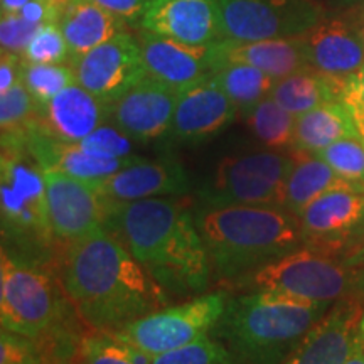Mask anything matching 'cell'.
<instances>
[{"label":"cell","mask_w":364,"mask_h":364,"mask_svg":"<svg viewBox=\"0 0 364 364\" xmlns=\"http://www.w3.org/2000/svg\"><path fill=\"white\" fill-rule=\"evenodd\" d=\"M39 115V103L26 85L19 81L7 93L0 95V129L2 145H27L31 130Z\"/></svg>","instance_id":"cell-29"},{"label":"cell","mask_w":364,"mask_h":364,"mask_svg":"<svg viewBox=\"0 0 364 364\" xmlns=\"http://www.w3.org/2000/svg\"><path fill=\"white\" fill-rule=\"evenodd\" d=\"M59 277L90 331L115 332L171 306L167 290L105 228L68 245Z\"/></svg>","instance_id":"cell-1"},{"label":"cell","mask_w":364,"mask_h":364,"mask_svg":"<svg viewBox=\"0 0 364 364\" xmlns=\"http://www.w3.org/2000/svg\"><path fill=\"white\" fill-rule=\"evenodd\" d=\"M49 220L63 248L107 225L112 201L86 182L43 167Z\"/></svg>","instance_id":"cell-12"},{"label":"cell","mask_w":364,"mask_h":364,"mask_svg":"<svg viewBox=\"0 0 364 364\" xmlns=\"http://www.w3.org/2000/svg\"><path fill=\"white\" fill-rule=\"evenodd\" d=\"M226 41L295 38L324 17L318 0H218Z\"/></svg>","instance_id":"cell-10"},{"label":"cell","mask_w":364,"mask_h":364,"mask_svg":"<svg viewBox=\"0 0 364 364\" xmlns=\"http://www.w3.org/2000/svg\"><path fill=\"white\" fill-rule=\"evenodd\" d=\"M329 2L336 7H351L356 6L359 2H363V0H329Z\"/></svg>","instance_id":"cell-46"},{"label":"cell","mask_w":364,"mask_h":364,"mask_svg":"<svg viewBox=\"0 0 364 364\" xmlns=\"http://www.w3.org/2000/svg\"><path fill=\"white\" fill-rule=\"evenodd\" d=\"M344 364H364V346H363L361 336H358L353 351L349 354V358L346 359Z\"/></svg>","instance_id":"cell-44"},{"label":"cell","mask_w":364,"mask_h":364,"mask_svg":"<svg viewBox=\"0 0 364 364\" xmlns=\"http://www.w3.org/2000/svg\"><path fill=\"white\" fill-rule=\"evenodd\" d=\"M27 149L31 150L36 161L41 164V167L65 172L75 179L86 182L91 188L107 181L108 177L117 174L118 171L125 169L140 159L139 156L124 159H102L90 156L78 144L61 142V140L53 139L38 129L31 130L29 139H27Z\"/></svg>","instance_id":"cell-22"},{"label":"cell","mask_w":364,"mask_h":364,"mask_svg":"<svg viewBox=\"0 0 364 364\" xmlns=\"http://www.w3.org/2000/svg\"><path fill=\"white\" fill-rule=\"evenodd\" d=\"M344 86L346 81L329 78L314 70H304L277 80L270 97L287 112L299 117L322 103L343 100Z\"/></svg>","instance_id":"cell-27"},{"label":"cell","mask_w":364,"mask_h":364,"mask_svg":"<svg viewBox=\"0 0 364 364\" xmlns=\"http://www.w3.org/2000/svg\"><path fill=\"white\" fill-rule=\"evenodd\" d=\"M0 364H58L41 348L38 341L2 329Z\"/></svg>","instance_id":"cell-37"},{"label":"cell","mask_w":364,"mask_h":364,"mask_svg":"<svg viewBox=\"0 0 364 364\" xmlns=\"http://www.w3.org/2000/svg\"><path fill=\"white\" fill-rule=\"evenodd\" d=\"M314 156L321 157L341 177L364 191V142L361 136H346Z\"/></svg>","instance_id":"cell-33"},{"label":"cell","mask_w":364,"mask_h":364,"mask_svg":"<svg viewBox=\"0 0 364 364\" xmlns=\"http://www.w3.org/2000/svg\"><path fill=\"white\" fill-rule=\"evenodd\" d=\"M112 203H132L152 198H176L189 191V176L176 159L149 161L140 157L125 169L95 186Z\"/></svg>","instance_id":"cell-20"},{"label":"cell","mask_w":364,"mask_h":364,"mask_svg":"<svg viewBox=\"0 0 364 364\" xmlns=\"http://www.w3.org/2000/svg\"><path fill=\"white\" fill-rule=\"evenodd\" d=\"M22 65H24L22 56L2 53V59H0V95L7 93L12 86L19 83Z\"/></svg>","instance_id":"cell-40"},{"label":"cell","mask_w":364,"mask_h":364,"mask_svg":"<svg viewBox=\"0 0 364 364\" xmlns=\"http://www.w3.org/2000/svg\"><path fill=\"white\" fill-rule=\"evenodd\" d=\"M149 76L182 91L211 78L221 66L220 44L194 46L142 31L139 38Z\"/></svg>","instance_id":"cell-14"},{"label":"cell","mask_w":364,"mask_h":364,"mask_svg":"<svg viewBox=\"0 0 364 364\" xmlns=\"http://www.w3.org/2000/svg\"><path fill=\"white\" fill-rule=\"evenodd\" d=\"M228 300L226 290L206 292L136 318L112 334L150 358L161 356L211 334Z\"/></svg>","instance_id":"cell-9"},{"label":"cell","mask_w":364,"mask_h":364,"mask_svg":"<svg viewBox=\"0 0 364 364\" xmlns=\"http://www.w3.org/2000/svg\"><path fill=\"white\" fill-rule=\"evenodd\" d=\"M41 29V24L26 21L21 14H2L0 21V44L2 53L24 56L27 46Z\"/></svg>","instance_id":"cell-38"},{"label":"cell","mask_w":364,"mask_h":364,"mask_svg":"<svg viewBox=\"0 0 364 364\" xmlns=\"http://www.w3.org/2000/svg\"><path fill=\"white\" fill-rule=\"evenodd\" d=\"M236 107L215 76L179 91L171 135L181 144L198 145L233 122Z\"/></svg>","instance_id":"cell-19"},{"label":"cell","mask_w":364,"mask_h":364,"mask_svg":"<svg viewBox=\"0 0 364 364\" xmlns=\"http://www.w3.org/2000/svg\"><path fill=\"white\" fill-rule=\"evenodd\" d=\"M125 22H140L156 0H91Z\"/></svg>","instance_id":"cell-39"},{"label":"cell","mask_w":364,"mask_h":364,"mask_svg":"<svg viewBox=\"0 0 364 364\" xmlns=\"http://www.w3.org/2000/svg\"><path fill=\"white\" fill-rule=\"evenodd\" d=\"M108 230L171 297L206 294L213 272L194 213L177 198L112 203Z\"/></svg>","instance_id":"cell-2"},{"label":"cell","mask_w":364,"mask_h":364,"mask_svg":"<svg viewBox=\"0 0 364 364\" xmlns=\"http://www.w3.org/2000/svg\"><path fill=\"white\" fill-rule=\"evenodd\" d=\"M110 118L112 103L75 83L39 107L34 129L61 142L76 144Z\"/></svg>","instance_id":"cell-21"},{"label":"cell","mask_w":364,"mask_h":364,"mask_svg":"<svg viewBox=\"0 0 364 364\" xmlns=\"http://www.w3.org/2000/svg\"><path fill=\"white\" fill-rule=\"evenodd\" d=\"M75 311L63 289L59 267L44 265L0 250L2 329L39 339Z\"/></svg>","instance_id":"cell-6"},{"label":"cell","mask_w":364,"mask_h":364,"mask_svg":"<svg viewBox=\"0 0 364 364\" xmlns=\"http://www.w3.org/2000/svg\"><path fill=\"white\" fill-rule=\"evenodd\" d=\"M344 93L351 95V97L359 100V102L364 105V68L358 73V75L351 76V78L346 81Z\"/></svg>","instance_id":"cell-43"},{"label":"cell","mask_w":364,"mask_h":364,"mask_svg":"<svg viewBox=\"0 0 364 364\" xmlns=\"http://www.w3.org/2000/svg\"><path fill=\"white\" fill-rule=\"evenodd\" d=\"M179 91L145 75L112 103L113 125L135 142L149 144L171 134Z\"/></svg>","instance_id":"cell-15"},{"label":"cell","mask_w":364,"mask_h":364,"mask_svg":"<svg viewBox=\"0 0 364 364\" xmlns=\"http://www.w3.org/2000/svg\"><path fill=\"white\" fill-rule=\"evenodd\" d=\"M0 213L2 250L31 262L61 265L65 248L49 220L44 172L27 145H2Z\"/></svg>","instance_id":"cell-5"},{"label":"cell","mask_w":364,"mask_h":364,"mask_svg":"<svg viewBox=\"0 0 364 364\" xmlns=\"http://www.w3.org/2000/svg\"><path fill=\"white\" fill-rule=\"evenodd\" d=\"M290 150L294 154V166L287 177L282 206L294 213L295 216H299L312 201L331 191H361L341 177L321 157L302 152V150Z\"/></svg>","instance_id":"cell-24"},{"label":"cell","mask_w":364,"mask_h":364,"mask_svg":"<svg viewBox=\"0 0 364 364\" xmlns=\"http://www.w3.org/2000/svg\"><path fill=\"white\" fill-rule=\"evenodd\" d=\"M22 58L27 63H39V65H61L70 61V48L58 22L41 26Z\"/></svg>","instance_id":"cell-35"},{"label":"cell","mask_w":364,"mask_h":364,"mask_svg":"<svg viewBox=\"0 0 364 364\" xmlns=\"http://www.w3.org/2000/svg\"><path fill=\"white\" fill-rule=\"evenodd\" d=\"M356 273V294L364 299V241L356 252H353L348 258H344Z\"/></svg>","instance_id":"cell-41"},{"label":"cell","mask_w":364,"mask_h":364,"mask_svg":"<svg viewBox=\"0 0 364 364\" xmlns=\"http://www.w3.org/2000/svg\"><path fill=\"white\" fill-rule=\"evenodd\" d=\"M356 27H358L359 36H361V39L364 43V11H361V16H359V22H356Z\"/></svg>","instance_id":"cell-47"},{"label":"cell","mask_w":364,"mask_h":364,"mask_svg":"<svg viewBox=\"0 0 364 364\" xmlns=\"http://www.w3.org/2000/svg\"><path fill=\"white\" fill-rule=\"evenodd\" d=\"M359 336H361V341H363V346H364V314H363V318H361V326H359Z\"/></svg>","instance_id":"cell-48"},{"label":"cell","mask_w":364,"mask_h":364,"mask_svg":"<svg viewBox=\"0 0 364 364\" xmlns=\"http://www.w3.org/2000/svg\"><path fill=\"white\" fill-rule=\"evenodd\" d=\"M194 216L221 287L304 248L299 216L285 208L199 206Z\"/></svg>","instance_id":"cell-3"},{"label":"cell","mask_w":364,"mask_h":364,"mask_svg":"<svg viewBox=\"0 0 364 364\" xmlns=\"http://www.w3.org/2000/svg\"><path fill=\"white\" fill-rule=\"evenodd\" d=\"M134 142L135 140L130 139L117 125L105 124L76 144L90 156L102 159H124L135 156Z\"/></svg>","instance_id":"cell-36"},{"label":"cell","mask_w":364,"mask_h":364,"mask_svg":"<svg viewBox=\"0 0 364 364\" xmlns=\"http://www.w3.org/2000/svg\"><path fill=\"white\" fill-rule=\"evenodd\" d=\"M304 247L348 258L364 241V191L322 194L299 215Z\"/></svg>","instance_id":"cell-11"},{"label":"cell","mask_w":364,"mask_h":364,"mask_svg":"<svg viewBox=\"0 0 364 364\" xmlns=\"http://www.w3.org/2000/svg\"><path fill=\"white\" fill-rule=\"evenodd\" d=\"M346 136H358L356 124L348 105L334 100L297 117L294 149L317 154Z\"/></svg>","instance_id":"cell-26"},{"label":"cell","mask_w":364,"mask_h":364,"mask_svg":"<svg viewBox=\"0 0 364 364\" xmlns=\"http://www.w3.org/2000/svg\"><path fill=\"white\" fill-rule=\"evenodd\" d=\"M144 31L194 46L226 41L218 0H156L140 21Z\"/></svg>","instance_id":"cell-17"},{"label":"cell","mask_w":364,"mask_h":364,"mask_svg":"<svg viewBox=\"0 0 364 364\" xmlns=\"http://www.w3.org/2000/svg\"><path fill=\"white\" fill-rule=\"evenodd\" d=\"M343 102L348 105L349 110H351L354 124H356L358 129V135L361 136V140L364 142V105L348 93L343 95Z\"/></svg>","instance_id":"cell-42"},{"label":"cell","mask_w":364,"mask_h":364,"mask_svg":"<svg viewBox=\"0 0 364 364\" xmlns=\"http://www.w3.org/2000/svg\"><path fill=\"white\" fill-rule=\"evenodd\" d=\"M213 76L233 102L236 110L243 112L245 115L255 105L270 97L275 85L272 76L245 63H223Z\"/></svg>","instance_id":"cell-28"},{"label":"cell","mask_w":364,"mask_h":364,"mask_svg":"<svg viewBox=\"0 0 364 364\" xmlns=\"http://www.w3.org/2000/svg\"><path fill=\"white\" fill-rule=\"evenodd\" d=\"M363 314L361 295L334 302L282 364H344L359 336Z\"/></svg>","instance_id":"cell-16"},{"label":"cell","mask_w":364,"mask_h":364,"mask_svg":"<svg viewBox=\"0 0 364 364\" xmlns=\"http://www.w3.org/2000/svg\"><path fill=\"white\" fill-rule=\"evenodd\" d=\"M331 307L273 290L245 292L230 297L209 336L236 364H282Z\"/></svg>","instance_id":"cell-4"},{"label":"cell","mask_w":364,"mask_h":364,"mask_svg":"<svg viewBox=\"0 0 364 364\" xmlns=\"http://www.w3.org/2000/svg\"><path fill=\"white\" fill-rule=\"evenodd\" d=\"M21 81L33 95V98L43 107L56 95L75 85V73L70 65H39V63L24 61Z\"/></svg>","instance_id":"cell-32"},{"label":"cell","mask_w":364,"mask_h":364,"mask_svg":"<svg viewBox=\"0 0 364 364\" xmlns=\"http://www.w3.org/2000/svg\"><path fill=\"white\" fill-rule=\"evenodd\" d=\"M124 26V19L91 0H73L59 19L70 48V61L125 33Z\"/></svg>","instance_id":"cell-25"},{"label":"cell","mask_w":364,"mask_h":364,"mask_svg":"<svg viewBox=\"0 0 364 364\" xmlns=\"http://www.w3.org/2000/svg\"><path fill=\"white\" fill-rule=\"evenodd\" d=\"M225 287L238 292L273 290L312 302L334 304L356 294V273L344 258L304 247Z\"/></svg>","instance_id":"cell-7"},{"label":"cell","mask_w":364,"mask_h":364,"mask_svg":"<svg viewBox=\"0 0 364 364\" xmlns=\"http://www.w3.org/2000/svg\"><path fill=\"white\" fill-rule=\"evenodd\" d=\"M294 154L257 150L225 157L213 179L199 191L201 206H280L284 208L287 177Z\"/></svg>","instance_id":"cell-8"},{"label":"cell","mask_w":364,"mask_h":364,"mask_svg":"<svg viewBox=\"0 0 364 364\" xmlns=\"http://www.w3.org/2000/svg\"><path fill=\"white\" fill-rule=\"evenodd\" d=\"M152 358L127 344L112 332L88 331L75 364H150Z\"/></svg>","instance_id":"cell-31"},{"label":"cell","mask_w":364,"mask_h":364,"mask_svg":"<svg viewBox=\"0 0 364 364\" xmlns=\"http://www.w3.org/2000/svg\"><path fill=\"white\" fill-rule=\"evenodd\" d=\"M247 122L250 130L257 136L258 142L265 145V149H294L297 117L287 112L272 97H267L255 105L247 113Z\"/></svg>","instance_id":"cell-30"},{"label":"cell","mask_w":364,"mask_h":364,"mask_svg":"<svg viewBox=\"0 0 364 364\" xmlns=\"http://www.w3.org/2000/svg\"><path fill=\"white\" fill-rule=\"evenodd\" d=\"M150 364H236L231 353L220 341L206 336L176 351L152 358Z\"/></svg>","instance_id":"cell-34"},{"label":"cell","mask_w":364,"mask_h":364,"mask_svg":"<svg viewBox=\"0 0 364 364\" xmlns=\"http://www.w3.org/2000/svg\"><path fill=\"white\" fill-rule=\"evenodd\" d=\"M29 0H2V14H21Z\"/></svg>","instance_id":"cell-45"},{"label":"cell","mask_w":364,"mask_h":364,"mask_svg":"<svg viewBox=\"0 0 364 364\" xmlns=\"http://www.w3.org/2000/svg\"><path fill=\"white\" fill-rule=\"evenodd\" d=\"M220 56L221 65L223 63H245L267 73L275 81L294 73L311 70L299 36L253 41V43L223 41L220 44Z\"/></svg>","instance_id":"cell-23"},{"label":"cell","mask_w":364,"mask_h":364,"mask_svg":"<svg viewBox=\"0 0 364 364\" xmlns=\"http://www.w3.org/2000/svg\"><path fill=\"white\" fill-rule=\"evenodd\" d=\"M70 66L76 83L108 103L147 75L139 39L129 33H120L83 56L71 59Z\"/></svg>","instance_id":"cell-13"},{"label":"cell","mask_w":364,"mask_h":364,"mask_svg":"<svg viewBox=\"0 0 364 364\" xmlns=\"http://www.w3.org/2000/svg\"><path fill=\"white\" fill-rule=\"evenodd\" d=\"M311 70L348 81L364 68V43L356 24L343 17H322L299 36Z\"/></svg>","instance_id":"cell-18"}]
</instances>
